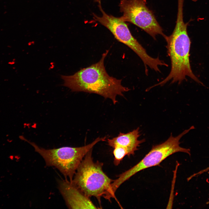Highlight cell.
I'll use <instances>...</instances> for the list:
<instances>
[{"label": "cell", "instance_id": "obj_5", "mask_svg": "<svg viewBox=\"0 0 209 209\" xmlns=\"http://www.w3.org/2000/svg\"><path fill=\"white\" fill-rule=\"evenodd\" d=\"M194 126L184 131L177 136L171 134L168 138L163 143L154 146L150 151L142 160L134 166L119 175L111 185L112 191L115 192L124 182L138 172L153 166L158 165L170 155L177 152H183L190 155L189 149L180 147V139L190 130L194 129Z\"/></svg>", "mask_w": 209, "mask_h": 209}, {"label": "cell", "instance_id": "obj_6", "mask_svg": "<svg viewBox=\"0 0 209 209\" xmlns=\"http://www.w3.org/2000/svg\"><path fill=\"white\" fill-rule=\"evenodd\" d=\"M101 5L99 3L98 7L102 16L100 17L93 13L95 20L108 29L117 40L129 47L140 57L145 66L146 72L147 66L155 71H160L159 66L164 65V61L158 57L153 58L149 55L145 49L132 36L125 22L119 17L107 14Z\"/></svg>", "mask_w": 209, "mask_h": 209}, {"label": "cell", "instance_id": "obj_10", "mask_svg": "<svg viewBox=\"0 0 209 209\" xmlns=\"http://www.w3.org/2000/svg\"><path fill=\"white\" fill-rule=\"evenodd\" d=\"M113 148V154L114 156L113 163L116 166L118 165L126 155H128L127 150L119 146H116Z\"/></svg>", "mask_w": 209, "mask_h": 209}, {"label": "cell", "instance_id": "obj_11", "mask_svg": "<svg viewBox=\"0 0 209 209\" xmlns=\"http://www.w3.org/2000/svg\"><path fill=\"white\" fill-rule=\"evenodd\" d=\"M94 1L96 2H98L99 3H101V0H93Z\"/></svg>", "mask_w": 209, "mask_h": 209}, {"label": "cell", "instance_id": "obj_3", "mask_svg": "<svg viewBox=\"0 0 209 209\" xmlns=\"http://www.w3.org/2000/svg\"><path fill=\"white\" fill-rule=\"evenodd\" d=\"M92 150V149L85 155L71 182L88 197H95L100 203L102 197L109 201L114 198L118 202L111 191L113 180L103 172L102 163L94 161Z\"/></svg>", "mask_w": 209, "mask_h": 209}, {"label": "cell", "instance_id": "obj_1", "mask_svg": "<svg viewBox=\"0 0 209 209\" xmlns=\"http://www.w3.org/2000/svg\"><path fill=\"white\" fill-rule=\"evenodd\" d=\"M109 51L106 50L98 62L81 69L73 75H62L63 86L73 91L96 94L110 99L114 105L116 103L117 96H123V93L130 89L122 85V80L110 76L107 72L104 62Z\"/></svg>", "mask_w": 209, "mask_h": 209}, {"label": "cell", "instance_id": "obj_12", "mask_svg": "<svg viewBox=\"0 0 209 209\" xmlns=\"http://www.w3.org/2000/svg\"><path fill=\"white\" fill-rule=\"evenodd\" d=\"M192 0L193 1H197L198 0Z\"/></svg>", "mask_w": 209, "mask_h": 209}, {"label": "cell", "instance_id": "obj_9", "mask_svg": "<svg viewBox=\"0 0 209 209\" xmlns=\"http://www.w3.org/2000/svg\"><path fill=\"white\" fill-rule=\"evenodd\" d=\"M139 129L138 127L126 134L120 132L117 136L108 139V144L113 148L116 146L123 147L127 150L128 156L133 155L140 145L145 141L144 139L138 140L140 135Z\"/></svg>", "mask_w": 209, "mask_h": 209}, {"label": "cell", "instance_id": "obj_8", "mask_svg": "<svg viewBox=\"0 0 209 209\" xmlns=\"http://www.w3.org/2000/svg\"><path fill=\"white\" fill-rule=\"evenodd\" d=\"M59 190L67 207L70 209H97L89 198L82 193L69 181H58Z\"/></svg>", "mask_w": 209, "mask_h": 209}, {"label": "cell", "instance_id": "obj_2", "mask_svg": "<svg viewBox=\"0 0 209 209\" xmlns=\"http://www.w3.org/2000/svg\"><path fill=\"white\" fill-rule=\"evenodd\" d=\"M176 24L172 33L164 38L167 42V54L171 62V69L168 76L152 87L163 86L169 81L171 83L180 84L189 77L203 85L194 75L190 64L189 56L191 42L187 31L188 23L183 20V6L179 5Z\"/></svg>", "mask_w": 209, "mask_h": 209}, {"label": "cell", "instance_id": "obj_4", "mask_svg": "<svg viewBox=\"0 0 209 209\" xmlns=\"http://www.w3.org/2000/svg\"><path fill=\"white\" fill-rule=\"evenodd\" d=\"M21 138L34 147L35 151L44 159L46 166L55 167L66 178V179L68 178L71 182L87 153L97 143L105 140L106 137H98L91 143L82 147H64L49 149L39 147L23 137L21 136Z\"/></svg>", "mask_w": 209, "mask_h": 209}, {"label": "cell", "instance_id": "obj_7", "mask_svg": "<svg viewBox=\"0 0 209 209\" xmlns=\"http://www.w3.org/2000/svg\"><path fill=\"white\" fill-rule=\"evenodd\" d=\"M119 6L123 13L119 17L122 21L136 26L154 39L158 35L165 36L152 11L147 6L146 0H122Z\"/></svg>", "mask_w": 209, "mask_h": 209}]
</instances>
